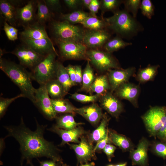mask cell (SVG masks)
Wrapping results in <instances>:
<instances>
[{
	"mask_svg": "<svg viewBox=\"0 0 166 166\" xmlns=\"http://www.w3.org/2000/svg\"><path fill=\"white\" fill-rule=\"evenodd\" d=\"M36 129L33 131L25 125L21 117L18 126H5L8 134L4 139L12 137L19 144L21 156V164L25 160L26 164L32 162L33 158L45 157L58 162H62L59 149L53 142L46 140L44 136L47 125L40 124L35 118Z\"/></svg>",
	"mask_w": 166,
	"mask_h": 166,
	"instance_id": "cell-1",
	"label": "cell"
},
{
	"mask_svg": "<svg viewBox=\"0 0 166 166\" xmlns=\"http://www.w3.org/2000/svg\"><path fill=\"white\" fill-rule=\"evenodd\" d=\"M0 69L19 88L24 97L34 103L36 89L32 84L31 73L20 64L1 57Z\"/></svg>",
	"mask_w": 166,
	"mask_h": 166,
	"instance_id": "cell-2",
	"label": "cell"
},
{
	"mask_svg": "<svg viewBox=\"0 0 166 166\" xmlns=\"http://www.w3.org/2000/svg\"><path fill=\"white\" fill-rule=\"evenodd\" d=\"M113 16L105 18L108 24V28L117 36L130 38L142 31V26L129 13L125 10H118Z\"/></svg>",
	"mask_w": 166,
	"mask_h": 166,
	"instance_id": "cell-3",
	"label": "cell"
},
{
	"mask_svg": "<svg viewBox=\"0 0 166 166\" xmlns=\"http://www.w3.org/2000/svg\"><path fill=\"white\" fill-rule=\"evenodd\" d=\"M51 27L55 39L83 43L85 30L78 26L65 21L53 20Z\"/></svg>",
	"mask_w": 166,
	"mask_h": 166,
	"instance_id": "cell-4",
	"label": "cell"
},
{
	"mask_svg": "<svg viewBox=\"0 0 166 166\" xmlns=\"http://www.w3.org/2000/svg\"><path fill=\"white\" fill-rule=\"evenodd\" d=\"M56 51L52 52L46 55L44 58L31 71L33 80L40 85H45L49 81L55 78Z\"/></svg>",
	"mask_w": 166,
	"mask_h": 166,
	"instance_id": "cell-5",
	"label": "cell"
},
{
	"mask_svg": "<svg viewBox=\"0 0 166 166\" xmlns=\"http://www.w3.org/2000/svg\"><path fill=\"white\" fill-rule=\"evenodd\" d=\"M55 41L62 59L89 60L87 54L88 48L83 43L57 39Z\"/></svg>",
	"mask_w": 166,
	"mask_h": 166,
	"instance_id": "cell-6",
	"label": "cell"
},
{
	"mask_svg": "<svg viewBox=\"0 0 166 166\" xmlns=\"http://www.w3.org/2000/svg\"><path fill=\"white\" fill-rule=\"evenodd\" d=\"M87 54L90 62L100 71L120 68L117 61L111 53L105 50L89 49H88Z\"/></svg>",
	"mask_w": 166,
	"mask_h": 166,
	"instance_id": "cell-7",
	"label": "cell"
},
{
	"mask_svg": "<svg viewBox=\"0 0 166 166\" xmlns=\"http://www.w3.org/2000/svg\"><path fill=\"white\" fill-rule=\"evenodd\" d=\"M166 118V107L155 106L150 108L142 117L149 134L156 136Z\"/></svg>",
	"mask_w": 166,
	"mask_h": 166,
	"instance_id": "cell-8",
	"label": "cell"
},
{
	"mask_svg": "<svg viewBox=\"0 0 166 166\" xmlns=\"http://www.w3.org/2000/svg\"><path fill=\"white\" fill-rule=\"evenodd\" d=\"M11 53L16 56L20 64L33 70L45 57L24 44L17 47Z\"/></svg>",
	"mask_w": 166,
	"mask_h": 166,
	"instance_id": "cell-9",
	"label": "cell"
},
{
	"mask_svg": "<svg viewBox=\"0 0 166 166\" xmlns=\"http://www.w3.org/2000/svg\"><path fill=\"white\" fill-rule=\"evenodd\" d=\"M33 104L47 119L52 120L57 117V114L53 109L51 99L49 95L45 85H40L36 89Z\"/></svg>",
	"mask_w": 166,
	"mask_h": 166,
	"instance_id": "cell-10",
	"label": "cell"
},
{
	"mask_svg": "<svg viewBox=\"0 0 166 166\" xmlns=\"http://www.w3.org/2000/svg\"><path fill=\"white\" fill-rule=\"evenodd\" d=\"M80 139L77 144H69L76 153L77 164L87 163L92 159H96L92 143L83 136Z\"/></svg>",
	"mask_w": 166,
	"mask_h": 166,
	"instance_id": "cell-11",
	"label": "cell"
},
{
	"mask_svg": "<svg viewBox=\"0 0 166 166\" xmlns=\"http://www.w3.org/2000/svg\"><path fill=\"white\" fill-rule=\"evenodd\" d=\"M111 37V34L105 29L85 30L83 43L88 48L99 49L103 47Z\"/></svg>",
	"mask_w": 166,
	"mask_h": 166,
	"instance_id": "cell-12",
	"label": "cell"
},
{
	"mask_svg": "<svg viewBox=\"0 0 166 166\" xmlns=\"http://www.w3.org/2000/svg\"><path fill=\"white\" fill-rule=\"evenodd\" d=\"M135 71V68L130 67L125 69H116L109 70L107 77L111 92L116 90L121 85L128 82Z\"/></svg>",
	"mask_w": 166,
	"mask_h": 166,
	"instance_id": "cell-13",
	"label": "cell"
},
{
	"mask_svg": "<svg viewBox=\"0 0 166 166\" xmlns=\"http://www.w3.org/2000/svg\"><path fill=\"white\" fill-rule=\"evenodd\" d=\"M37 8V1L34 0L29 1L22 7H18L16 10L18 23L24 27L36 22Z\"/></svg>",
	"mask_w": 166,
	"mask_h": 166,
	"instance_id": "cell-14",
	"label": "cell"
},
{
	"mask_svg": "<svg viewBox=\"0 0 166 166\" xmlns=\"http://www.w3.org/2000/svg\"><path fill=\"white\" fill-rule=\"evenodd\" d=\"M100 102L102 107L116 118L119 117L123 111L121 102L112 94V92H107L100 96Z\"/></svg>",
	"mask_w": 166,
	"mask_h": 166,
	"instance_id": "cell-15",
	"label": "cell"
},
{
	"mask_svg": "<svg viewBox=\"0 0 166 166\" xmlns=\"http://www.w3.org/2000/svg\"><path fill=\"white\" fill-rule=\"evenodd\" d=\"M47 129L57 134L61 137L62 141L60 146H63L69 142L79 143V138L86 133L83 128L79 126L72 129L67 130L58 128L53 125Z\"/></svg>",
	"mask_w": 166,
	"mask_h": 166,
	"instance_id": "cell-16",
	"label": "cell"
},
{
	"mask_svg": "<svg viewBox=\"0 0 166 166\" xmlns=\"http://www.w3.org/2000/svg\"><path fill=\"white\" fill-rule=\"evenodd\" d=\"M140 91L138 85L127 82L118 88L116 90V94L120 98L129 101L135 107H137V100Z\"/></svg>",
	"mask_w": 166,
	"mask_h": 166,
	"instance_id": "cell-17",
	"label": "cell"
},
{
	"mask_svg": "<svg viewBox=\"0 0 166 166\" xmlns=\"http://www.w3.org/2000/svg\"><path fill=\"white\" fill-rule=\"evenodd\" d=\"M75 112L82 116L94 125L99 123L104 114L101 108L95 103L81 108H76Z\"/></svg>",
	"mask_w": 166,
	"mask_h": 166,
	"instance_id": "cell-18",
	"label": "cell"
},
{
	"mask_svg": "<svg viewBox=\"0 0 166 166\" xmlns=\"http://www.w3.org/2000/svg\"><path fill=\"white\" fill-rule=\"evenodd\" d=\"M23 44L37 53L45 56L53 51H56L51 39H33L21 38Z\"/></svg>",
	"mask_w": 166,
	"mask_h": 166,
	"instance_id": "cell-19",
	"label": "cell"
},
{
	"mask_svg": "<svg viewBox=\"0 0 166 166\" xmlns=\"http://www.w3.org/2000/svg\"><path fill=\"white\" fill-rule=\"evenodd\" d=\"M149 143L143 138L140 140L136 149L130 151V156L132 165L146 166L148 165V151Z\"/></svg>",
	"mask_w": 166,
	"mask_h": 166,
	"instance_id": "cell-20",
	"label": "cell"
},
{
	"mask_svg": "<svg viewBox=\"0 0 166 166\" xmlns=\"http://www.w3.org/2000/svg\"><path fill=\"white\" fill-rule=\"evenodd\" d=\"M20 1L0 0V13L5 21L15 27L18 23L16 17V6Z\"/></svg>",
	"mask_w": 166,
	"mask_h": 166,
	"instance_id": "cell-21",
	"label": "cell"
},
{
	"mask_svg": "<svg viewBox=\"0 0 166 166\" xmlns=\"http://www.w3.org/2000/svg\"><path fill=\"white\" fill-rule=\"evenodd\" d=\"M21 38L33 39L50 38L49 37L44 25L37 21L24 27L20 33Z\"/></svg>",
	"mask_w": 166,
	"mask_h": 166,
	"instance_id": "cell-22",
	"label": "cell"
},
{
	"mask_svg": "<svg viewBox=\"0 0 166 166\" xmlns=\"http://www.w3.org/2000/svg\"><path fill=\"white\" fill-rule=\"evenodd\" d=\"M55 78L62 85L66 94L73 86L66 67L61 63L57 61L56 62Z\"/></svg>",
	"mask_w": 166,
	"mask_h": 166,
	"instance_id": "cell-23",
	"label": "cell"
},
{
	"mask_svg": "<svg viewBox=\"0 0 166 166\" xmlns=\"http://www.w3.org/2000/svg\"><path fill=\"white\" fill-rule=\"evenodd\" d=\"M109 120L106 114H103L99 126L89 136L88 140L91 143H97L105 137L109 132L107 126Z\"/></svg>",
	"mask_w": 166,
	"mask_h": 166,
	"instance_id": "cell-24",
	"label": "cell"
},
{
	"mask_svg": "<svg viewBox=\"0 0 166 166\" xmlns=\"http://www.w3.org/2000/svg\"><path fill=\"white\" fill-rule=\"evenodd\" d=\"M73 115L71 113H67L59 117L57 116L55 118L56 124L54 125L59 128L68 130L74 129L83 124L82 123L76 122Z\"/></svg>",
	"mask_w": 166,
	"mask_h": 166,
	"instance_id": "cell-25",
	"label": "cell"
},
{
	"mask_svg": "<svg viewBox=\"0 0 166 166\" xmlns=\"http://www.w3.org/2000/svg\"><path fill=\"white\" fill-rule=\"evenodd\" d=\"M109 135L111 142L123 151H131L133 150L132 142L125 136L112 131H109Z\"/></svg>",
	"mask_w": 166,
	"mask_h": 166,
	"instance_id": "cell-26",
	"label": "cell"
},
{
	"mask_svg": "<svg viewBox=\"0 0 166 166\" xmlns=\"http://www.w3.org/2000/svg\"><path fill=\"white\" fill-rule=\"evenodd\" d=\"M45 85L51 99L63 98L66 94L63 86L56 78L48 81Z\"/></svg>",
	"mask_w": 166,
	"mask_h": 166,
	"instance_id": "cell-27",
	"label": "cell"
},
{
	"mask_svg": "<svg viewBox=\"0 0 166 166\" xmlns=\"http://www.w3.org/2000/svg\"><path fill=\"white\" fill-rule=\"evenodd\" d=\"M109 89L110 86L107 76L104 75L95 78L90 87V91L101 96L107 92Z\"/></svg>",
	"mask_w": 166,
	"mask_h": 166,
	"instance_id": "cell-28",
	"label": "cell"
},
{
	"mask_svg": "<svg viewBox=\"0 0 166 166\" xmlns=\"http://www.w3.org/2000/svg\"><path fill=\"white\" fill-rule=\"evenodd\" d=\"M53 109L57 113H66L73 114L76 108L67 100L63 98L51 99Z\"/></svg>",
	"mask_w": 166,
	"mask_h": 166,
	"instance_id": "cell-29",
	"label": "cell"
},
{
	"mask_svg": "<svg viewBox=\"0 0 166 166\" xmlns=\"http://www.w3.org/2000/svg\"><path fill=\"white\" fill-rule=\"evenodd\" d=\"M38 11L36 14V21L44 25L50 20L52 16V13L47 6L45 0H37Z\"/></svg>",
	"mask_w": 166,
	"mask_h": 166,
	"instance_id": "cell-30",
	"label": "cell"
},
{
	"mask_svg": "<svg viewBox=\"0 0 166 166\" xmlns=\"http://www.w3.org/2000/svg\"><path fill=\"white\" fill-rule=\"evenodd\" d=\"M95 79L93 69L89 60L82 72V85L80 90L86 92L90 91V87Z\"/></svg>",
	"mask_w": 166,
	"mask_h": 166,
	"instance_id": "cell-31",
	"label": "cell"
},
{
	"mask_svg": "<svg viewBox=\"0 0 166 166\" xmlns=\"http://www.w3.org/2000/svg\"><path fill=\"white\" fill-rule=\"evenodd\" d=\"M159 67V65H149L140 69L137 75L138 81L143 83L153 80L157 73Z\"/></svg>",
	"mask_w": 166,
	"mask_h": 166,
	"instance_id": "cell-32",
	"label": "cell"
},
{
	"mask_svg": "<svg viewBox=\"0 0 166 166\" xmlns=\"http://www.w3.org/2000/svg\"><path fill=\"white\" fill-rule=\"evenodd\" d=\"M81 24L88 30H99L108 28V24L104 19H100L97 17L90 16L87 17Z\"/></svg>",
	"mask_w": 166,
	"mask_h": 166,
	"instance_id": "cell-33",
	"label": "cell"
},
{
	"mask_svg": "<svg viewBox=\"0 0 166 166\" xmlns=\"http://www.w3.org/2000/svg\"><path fill=\"white\" fill-rule=\"evenodd\" d=\"M131 45L132 43L126 42L121 37L117 36L110 38L105 44L103 47L105 50L111 53Z\"/></svg>",
	"mask_w": 166,
	"mask_h": 166,
	"instance_id": "cell-34",
	"label": "cell"
},
{
	"mask_svg": "<svg viewBox=\"0 0 166 166\" xmlns=\"http://www.w3.org/2000/svg\"><path fill=\"white\" fill-rule=\"evenodd\" d=\"M90 16L89 13L81 10H77L71 13L62 14L61 17L63 20L66 21L73 24L76 23L81 24Z\"/></svg>",
	"mask_w": 166,
	"mask_h": 166,
	"instance_id": "cell-35",
	"label": "cell"
},
{
	"mask_svg": "<svg viewBox=\"0 0 166 166\" xmlns=\"http://www.w3.org/2000/svg\"><path fill=\"white\" fill-rule=\"evenodd\" d=\"M123 1L120 0H101L100 1V9L102 15L107 11L114 13L118 10V9Z\"/></svg>",
	"mask_w": 166,
	"mask_h": 166,
	"instance_id": "cell-36",
	"label": "cell"
},
{
	"mask_svg": "<svg viewBox=\"0 0 166 166\" xmlns=\"http://www.w3.org/2000/svg\"><path fill=\"white\" fill-rule=\"evenodd\" d=\"M141 2L140 0H125L123 1L124 9L129 13H131L132 16L136 17L138 10L140 8Z\"/></svg>",
	"mask_w": 166,
	"mask_h": 166,
	"instance_id": "cell-37",
	"label": "cell"
},
{
	"mask_svg": "<svg viewBox=\"0 0 166 166\" xmlns=\"http://www.w3.org/2000/svg\"><path fill=\"white\" fill-rule=\"evenodd\" d=\"M142 14L149 19H151L154 14V6L150 0L141 1L140 8Z\"/></svg>",
	"mask_w": 166,
	"mask_h": 166,
	"instance_id": "cell-38",
	"label": "cell"
},
{
	"mask_svg": "<svg viewBox=\"0 0 166 166\" xmlns=\"http://www.w3.org/2000/svg\"><path fill=\"white\" fill-rule=\"evenodd\" d=\"M25 97L22 93L11 98H0V117L2 118L5 114L7 109L10 105L17 99L20 97Z\"/></svg>",
	"mask_w": 166,
	"mask_h": 166,
	"instance_id": "cell-39",
	"label": "cell"
},
{
	"mask_svg": "<svg viewBox=\"0 0 166 166\" xmlns=\"http://www.w3.org/2000/svg\"><path fill=\"white\" fill-rule=\"evenodd\" d=\"M100 97V95L96 94L93 95H88L76 93L72 94L71 97L73 99L82 103L95 102L97 101Z\"/></svg>",
	"mask_w": 166,
	"mask_h": 166,
	"instance_id": "cell-40",
	"label": "cell"
},
{
	"mask_svg": "<svg viewBox=\"0 0 166 166\" xmlns=\"http://www.w3.org/2000/svg\"><path fill=\"white\" fill-rule=\"evenodd\" d=\"M3 29L7 37L10 40L14 41L18 39V30L5 21L4 22Z\"/></svg>",
	"mask_w": 166,
	"mask_h": 166,
	"instance_id": "cell-41",
	"label": "cell"
},
{
	"mask_svg": "<svg viewBox=\"0 0 166 166\" xmlns=\"http://www.w3.org/2000/svg\"><path fill=\"white\" fill-rule=\"evenodd\" d=\"M152 150L157 156L166 159V143L161 141L155 142L153 144Z\"/></svg>",
	"mask_w": 166,
	"mask_h": 166,
	"instance_id": "cell-42",
	"label": "cell"
},
{
	"mask_svg": "<svg viewBox=\"0 0 166 166\" xmlns=\"http://www.w3.org/2000/svg\"><path fill=\"white\" fill-rule=\"evenodd\" d=\"M49 10L52 11L58 10L61 8L60 1L59 0H44Z\"/></svg>",
	"mask_w": 166,
	"mask_h": 166,
	"instance_id": "cell-43",
	"label": "cell"
},
{
	"mask_svg": "<svg viewBox=\"0 0 166 166\" xmlns=\"http://www.w3.org/2000/svg\"><path fill=\"white\" fill-rule=\"evenodd\" d=\"M109 132L105 138L97 143L94 147V151L95 152L96 151H99L103 149L107 144L111 142L109 136Z\"/></svg>",
	"mask_w": 166,
	"mask_h": 166,
	"instance_id": "cell-44",
	"label": "cell"
},
{
	"mask_svg": "<svg viewBox=\"0 0 166 166\" xmlns=\"http://www.w3.org/2000/svg\"><path fill=\"white\" fill-rule=\"evenodd\" d=\"M116 148V147L110 144H107L103 149V152L106 155L109 161H111Z\"/></svg>",
	"mask_w": 166,
	"mask_h": 166,
	"instance_id": "cell-45",
	"label": "cell"
},
{
	"mask_svg": "<svg viewBox=\"0 0 166 166\" xmlns=\"http://www.w3.org/2000/svg\"><path fill=\"white\" fill-rule=\"evenodd\" d=\"M66 68L73 85H75L76 78L74 66L69 65Z\"/></svg>",
	"mask_w": 166,
	"mask_h": 166,
	"instance_id": "cell-46",
	"label": "cell"
},
{
	"mask_svg": "<svg viewBox=\"0 0 166 166\" xmlns=\"http://www.w3.org/2000/svg\"><path fill=\"white\" fill-rule=\"evenodd\" d=\"M156 136L160 141L166 143V118Z\"/></svg>",
	"mask_w": 166,
	"mask_h": 166,
	"instance_id": "cell-47",
	"label": "cell"
},
{
	"mask_svg": "<svg viewBox=\"0 0 166 166\" xmlns=\"http://www.w3.org/2000/svg\"><path fill=\"white\" fill-rule=\"evenodd\" d=\"M64 2L69 8L76 10L81 6V0H64Z\"/></svg>",
	"mask_w": 166,
	"mask_h": 166,
	"instance_id": "cell-48",
	"label": "cell"
},
{
	"mask_svg": "<svg viewBox=\"0 0 166 166\" xmlns=\"http://www.w3.org/2000/svg\"><path fill=\"white\" fill-rule=\"evenodd\" d=\"M75 71L76 85L81 84L82 82V73L81 67L80 65L74 66Z\"/></svg>",
	"mask_w": 166,
	"mask_h": 166,
	"instance_id": "cell-49",
	"label": "cell"
},
{
	"mask_svg": "<svg viewBox=\"0 0 166 166\" xmlns=\"http://www.w3.org/2000/svg\"><path fill=\"white\" fill-rule=\"evenodd\" d=\"M40 166H61L63 162H58L53 160H46L40 161L38 160Z\"/></svg>",
	"mask_w": 166,
	"mask_h": 166,
	"instance_id": "cell-50",
	"label": "cell"
},
{
	"mask_svg": "<svg viewBox=\"0 0 166 166\" xmlns=\"http://www.w3.org/2000/svg\"><path fill=\"white\" fill-rule=\"evenodd\" d=\"M93 12L94 16L97 17L96 14L100 9V1L98 0H93Z\"/></svg>",
	"mask_w": 166,
	"mask_h": 166,
	"instance_id": "cell-51",
	"label": "cell"
},
{
	"mask_svg": "<svg viewBox=\"0 0 166 166\" xmlns=\"http://www.w3.org/2000/svg\"><path fill=\"white\" fill-rule=\"evenodd\" d=\"M92 0H81V6L88 8Z\"/></svg>",
	"mask_w": 166,
	"mask_h": 166,
	"instance_id": "cell-52",
	"label": "cell"
},
{
	"mask_svg": "<svg viewBox=\"0 0 166 166\" xmlns=\"http://www.w3.org/2000/svg\"><path fill=\"white\" fill-rule=\"evenodd\" d=\"M95 163L93 162H92L90 163H86L85 164H80L79 166H94Z\"/></svg>",
	"mask_w": 166,
	"mask_h": 166,
	"instance_id": "cell-53",
	"label": "cell"
},
{
	"mask_svg": "<svg viewBox=\"0 0 166 166\" xmlns=\"http://www.w3.org/2000/svg\"><path fill=\"white\" fill-rule=\"evenodd\" d=\"M127 164V163L126 162H125L123 163L117 164L115 165V166H126Z\"/></svg>",
	"mask_w": 166,
	"mask_h": 166,
	"instance_id": "cell-54",
	"label": "cell"
},
{
	"mask_svg": "<svg viewBox=\"0 0 166 166\" xmlns=\"http://www.w3.org/2000/svg\"><path fill=\"white\" fill-rule=\"evenodd\" d=\"M29 164L30 165V166H34L32 162H30V163Z\"/></svg>",
	"mask_w": 166,
	"mask_h": 166,
	"instance_id": "cell-55",
	"label": "cell"
},
{
	"mask_svg": "<svg viewBox=\"0 0 166 166\" xmlns=\"http://www.w3.org/2000/svg\"><path fill=\"white\" fill-rule=\"evenodd\" d=\"M61 166H69L66 164H62Z\"/></svg>",
	"mask_w": 166,
	"mask_h": 166,
	"instance_id": "cell-56",
	"label": "cell"
},
{
	"mask_svg": "<svg viewBox=\"0 0 166 166\" xmlns=\"http://www.w3.org/2000/svg\"><path fill=\"white\" fill-rule=\"evenodd\" d=\"M107 166H115V165L113 164H110L107 165Z\"/></svg>",
	"mask_w": 166,
	"mask_h": 166,
	"instance_id": "cell-57",
	"label": "cell"
},
{
	"mask_svg": "<svg viewBox=\"0 0 166 166\" xmlns=\"http://www.w3.org/2000/svg\"></svg>",
	"mask_w": 166,
	"mask_h": 166,
	"instance_id": "cell-58",
	"label": "cell"
}]
</instances>
